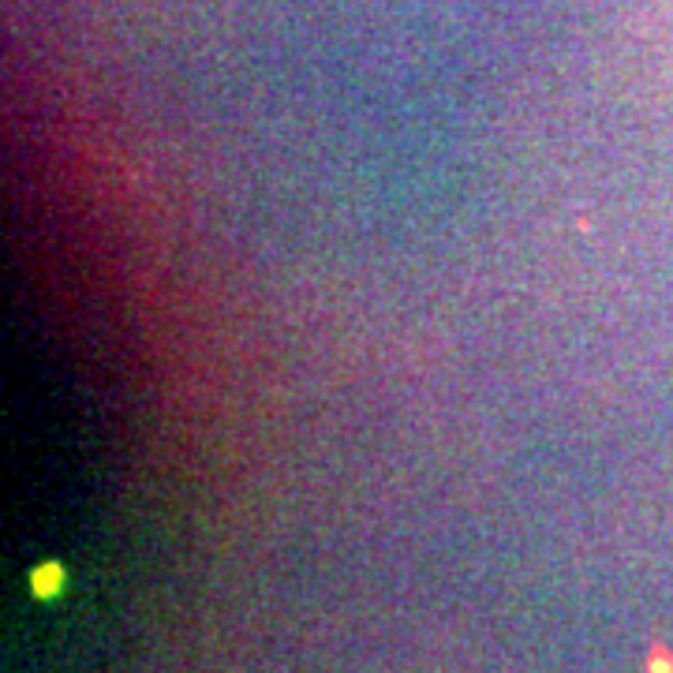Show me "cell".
<instances>
[{
  "instance_id": "2",
  "label": "cell",
  "mask_w": 673,
  "mask_h": 673,
  "mask_svg": "<svg viewBox=\"0 0 673 673\" xmlns=\"http://www.w3.org/2000/svg\"><path fill=\"white\" fill-rule=\"evenodd\" d=\"M651 673H673V662L666 659V655H662L659 647L651 651Z\"/></svg>"
},
{
  "instance_id": "1",
  "label": "cell",
  "mask_w": 673,
  "mask_h": 673,
  "mask_svg": "<svg viewBox=\"0 0 673 673\" xmlns=\"http://www.w3.org/2000/svg\"><path fill=\"white\" fill-rule=\"evenodd\" d=\"M60 584H64V569H60L57 561H49V565H38L34 576H30V588L38 599H49V595H57Z\"/></svg>"
}]
</instances>
